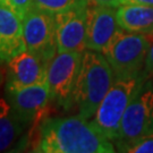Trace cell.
I'll list each match as a JSON object with an SVG mask.
<instances>
[{
  "instance_id": "cell-1",
  "label": "cell",
  "mask_w": 153,
  "mask_h": 153,
  "mask_svg": "<svg viewBox=\"0 0 153 153\" xmlns=\"http://www.w3.org/2000/svg\"><path fill=\"white\" fill-rule=\"evenodd\" d=\"M34 152L114 153L115 145L81 116L43 119Z\"/></svg>"
},
{
  "instance_id": "cell-2",
  "label": "cell",
  "mask_w": 153,
  "mask_h": 153,
  "mask_svg": "<svg viewBox=\"0 0 153 153\" xmlns=\"http://www.w3.org/2000/svg\"><path fill=\"white\" fill-rule=\"evenodd\" d=\"M115 81L112 68L102 52L85 50L75 91L78 115L91 119Z\"/></svg>"
},
{
  "instance_id": "cell-3",
  "label": "cell",
  "mask_w": 153,
  "mask_h": 153,
  "mask_svg": "<svg viewBox=\"0 0 153 153\" xmlns=\"http://www.w3.org/2000/svg\"><path fill=\"white\" fill-rule=\"evenodd\" d=\"M144 85L143 75L116 79L98 107L91 124L105 138L116 142L125 111Z\"/></svg>"
},
{
  "instance_id": "cell-4",
  "label": "cell",
  "mask_w": 153,
  "mask_h": 153,
  "mask_svg": "<svg viewBox=\"0 0 153 153\" xmlns=\"http://www.w3.org/2000/svg\"><path fill=\"white\" fill-rule=\"evenodd\" d=\"M151 35L117 30L102 55L110 64L115 78H126L142 75L146 68V58L151 45Z\"/></svg>"
},
{
  "instance_id": "cell-5",
  "label": "cell",
  "mask_w": 153,
  "mask_h": 153,
  "mask_svg": "<svg viewBox=\"0 0 153 153\" xmlns=\"http://www.w3.org/2000/svg\"><path fill=\"white\" fill-rule=\"evenodd\" d=\"M83 52H57L48 66V84L51 101L64 109L75 103V91Z\"/></svg>"
},
{
  "instance_id": "cell-6",
  "label": "cell",
  "mask_w": 153,
  "mask_h": 153,
  "mask_svg": "<svg viewBox=\"0 0 153 153\" xmlns=\"http://www.w3.org/2000/svg\"><path fill=\"white\" fill-rule=\"evenodd\" d=\"M22 22L26 50L49 65L58 52L55 15L32 8Z\"/></svg>"
},
{
  "instance_id": "cell-7",
  "label": "cell",
  "mask_w": 153,
  "mask_h": 153,
  "mask_svg": "<svg viewBox=\"0 0 153 153\" xmlns=\"http://www.w3.org/2000/svg\"><path fill=\"white\" fill-rule=\"evenodd\" d=\"M88 6V0H73L71 5L55 15L58 52H84L86 50L85 34Z\"/></svg>"
},
{
  "instance_id": "cell-8",
  "label": "cell",
  "mask_w": 153,
  "mask_h": 153,
  "mask_svg": "<svg viewBox=\"0 0 153 153\" xmlns=\"http://www.w3.org/2000/svg\"><path fill=\"white\" fill-rule=\"evenodd\" d=\"M153 131V86L144 85L128 105L121 119L117 149L123 150L138 138Z\"/></svg>"
},
{
  "instance_id": "cell-9",
  "label": "cell",
  "mask_w": 153,
  "mask_h": 153,
  "mask_svg": "<svg viewBox=\"0 0 153 153\" xmlns=\"http://www.w3.org/2000/svg\"><path fill=\"white\" fill-rule=\"evenodd\" d=\"M7 95L13 110L26 127L42 119L51 101L48 82L7 91Z\"/></svg>"
},
{
  "instance_id": "cell-10",
  "label": "cell",
  "mask_w": 153,
  "mask_h": 153,
  "mask_svg": "<svg viewBox=\"0 0 153 153\" xmlns=\"http://www.w3.org/2000/svg\"><path fill=\"white\" fill-rule=\"evenodd\" d=\"M48 64L27 50L8 62L6 90L21 88L48 82Z\"/></svg>"
},
{
  "instance_id": "cell-11",
  "label": "cell",
  "mask_w": 153,
  "mask_h": 153,
  "mask_svg": "<svg viewBox=\"0 0 153 153\" xmlns=\"http://www.w3.org/2000/svg\"><path fill=\"white\" fill-rule=\"evenodd\" d=\"M119 28L115 8L108 6H88L85 34L86 49L102 52Z\"/></svg>"
},
{
  "instance_id": "cell-12",
  "label": "cell",
  "mask_w": 153,
  "mask_h": 153,
  "mask_svg": "<svg viewBox=\"0 0 153 153\" xmlns=\"http://www.w3.org/2000/svg\"><path fill=\"white\" fill-rule=\"evenodd\" d=\"M25 50L22 19L10 7L0 2V60L8 64Z\"/></svg>"
},
{
  "instance_id": "cell-13",
  "label": "cell",
  "mask_w": 153,
  "mask_h": 153,
  "mask_svg": "<svg viewBox=\"0 0 153 153\" xmlns=\"http://www.w3.org/2000/svg\"><path fill=\"white\" fill-rule=\"evenodd\" d=\"M117 21L119 27L127 32L153 35V6L120 5Z\"/></svg>"
},
{
  "instance_id": "cell-14",
  "label": "cell",
  "mask_w": 153,
  "mask_h": 153,
  "mask_svg": "<svg viewBox=\"0 0 153 153\" xmlns=\"http://www.w3.org/2000/svg\"><path fill=\"white\" fill-rule=\"evenodd\" d=\"M25 128L9 102L0 99V152L14 148Z\"/></svg>"
},
{
  "instance_id": "cell-15",
  "label": "cell",
  "mask_w": 153,
  "mask_h": 153,
  "mask_svg": "<svg viewBox=\"0 0 153 153\" xmlns=\"http://www.w3.org/2000/svg\"><path fill=\"white\" fill-rule=\"evenodd\" d=\"M71 2L73 0H34L33 8L56 15L62 9H65L67 6L71 5Z\"/></svg>"
},
{
  "instance_id": "cell-16",
  "label": "cell",
  "mask_w": 153,
  "mask_h": 153,
  "mask_svg": "<svg viewBox=\"0 0 153 153\" xmlns=\"http://www.w3.org/2000/svg\"><path fill=\"white\" fill-rule=\"evenodd\" d=\"M123 152L128 153H153V131L138 138L128 146H126Z\"/></svg>"
},
{
  "instance_id": "cell-17",
  "label": "cell",
  "mask_w": 153,
  "mask_h": 153,
  "mask_svg": "<svg viewBox=\"0 0 153 153\" xmlns=\"http://www.w3.org/2000/svg\"><path fill=\"white\" fill-rule=\"evenodd\" d=\"M4 4L10 7L19 16L21 19H23L26 16L28 11L33 8L34 0H5Z\"/></svg>"
},
{
  "instance_id": "cell-18",
  "label": "cell",
  "mask_w": 153,
  "mask_h": 153,
  "mask_svg": "<svg viewBox=\"0 0 153 153\" xmlns=\"http://www.w3.org/2000/svg\"><path fill=\"white\" fill-rule=\"evenodd\" d=\"M90 6H108L112 8H117L120 6L119 0H88Z\"/></svg>"
},
{
  "instance_id": "cell-19",
  "label": "cell",
  "mask_w": 153,
  "mask_h": 153,
  "mask_svg": "<svg viewBox=\"0 0 153 153\" xmlns=\"http://www.w3.org/2000/svg\"><path fill=\"white\" fill-rule=\"evenodd\" d=\"M120 5L153 6V0H119Z\"/></svg>"
},
{
  "instance_id": "cell-20",
  "label": "cell",
  "mask_w": 153,
  "mask_h": 153,
  "mask_svg": "<svg viewBox=\"0 0 153 153\" xmlns=\"http://www.w3.org/2000/svg\"><path fill=\"white\" fill-rule=\"evenodd\" d=\"M145 69L153 75V41L151 42L150 49H149L148 58H146V68Z\"/></svg>"
},
{
  "instance_id": "cell-21",
  "label": "cell",
  "mask_w": 153,
  "mask_h": 153,
  "mask_svg": "<svg viewBox=\"0 0 153 153\" xmlns=\"http://www.w3.org/2000/svg\"><path fill=\"white\" fill-rule=\"evenodd\" d=\"M4 1H5V0H0V2H4Z\"/></svg>"
},
{
  "instance_id": "cell-22",
  "label": "cell",
  "mask_w": 153,
  "mask_h": 153,
  "mask_svg": "<svg viewBox=\"0 0 153 153\" xmlns=\"http://www.w3.org/2000/svg\"><path fill=\"white\" fill-rule=\"evenodd\" d=\"M0 62H1V60H0Z\"/></svg>"
}]
</instances>
